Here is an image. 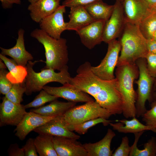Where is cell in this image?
I'll return each instance as SVG.
<instances>
[{
	"instance_id": "1",
	"label": "cell",
	"mask_w": 156,
	"mask_h": 156,
	"mask_svg": "<svg viewBox=\"0 0 156 156\" xmlns=\"http://www.w3.org/2000/svg\"><path fill=\"white\" fill-rule=\"evenodd\" d=\"M118 38L121 48L116 67L135 64L138 59L145 58L148 53L147 40L142 34L138 25L125 21Z\"/></svg>"
},
{
	"instance_id": "2",
	"label": "cell",
	"mask_w": 156,
	"mask_h": 156,
	"mask_svg": "<svg viewBox=\"0 0 156 156\" xmlns=\"http://www.w3.org/2000/svg\"><path fill=\"white\" fill-rule=\"evenodd\" d=\"M115 77L123 101L122 114L126 118L136 116L135 103L137 93L134 89L133 83L138 78L139 71L136 64H126L116 67Z\"/></svg>"
},
{
	"instance_id": "3",
	"label": "cell",
	"mask_w": 156,
	"mask_h": 156,
	"mask_svg": "<svg viewBox=\"0 0 156 156\" xmlns=\"http://www.w3.org/2000/svg\"><path fill=\"white\" fill-rule=\"evenodd\" d=\"M30 36L44 47L46 57L44 68L60 71L67 65L69 59L66 39H55L40 29L37 28L31 32Z\"/></svg>"
},
{
	"instance_id": "4",
	"label": "cell",
	"mask_w": 156,
	"mask_h": 156,
	"mask_svg": "<svg viewBox=\"0 0 156 156\" xmlns=\"http://www.w3.org/2000/svg\"><path fill=\"white\" fill-rule=\"evenodd\" d=\"M39 61H29L26 66L27 74L24 83L26 89L25 93L27 95L40 91L47 84L51 82H57L62 85L70 83L71 77L67 65L58 73L53 69L44 68L42 69L40 72L37 73L34 70L33 67Z\"/></svg>"
},
{
	"instance_id": "5",
	"label": "cell",
	"mask_w": 156,
	"mask_h": 156,
	"mask_svg": "<svg viewBox=\"0 0 156 156\" xmlns=\"http://www.w3.org/2000/svg\"><path fill=\"white\" fill-rule=\"evenodd\" d=\"M135 63L139 71L138 79L135 81L138 86L137 97L135 103L136 116H142L147 111L145 104L147 101L150 103L156 100V91L154 84L156 79L149 73L145 58L137 60Z\"/></svg>"
},
{
	"instance_id": "6",
	"label": "cell",
	"mask_w": 156,
	"mask_h": 156,
	"mask_svg": "<svg viewBox=\"0 0 156 156\" xmlns=\"http://www.w3.org/2000/svg\"><path fill=\"white\" fill-rule=\"evenodd\" d=\"M112 115L94 100L75 106L67 111L62 117L66 124L73 125L100 118L108 119Z\"/></svg>"
},
{
	"instance_id": "7",
	"label": "cell",
	"mask_w": 156,
	"mask_h": 156,
	"mask_svg": "<svg viewBox=\"0 0 156 156\" xmlns=\"http://www.w3.org/2000/svg\"><path fill=\"white\" fill-rule=\"evenodd\" d=\"M94 98L112 115L122 114L123 99L115 77L112 80H105L102 89Z\"/></svg>"
},
{
	"instance_id": "8",
	"label": "cell",
	"mask_w": 156,
	"mask_h": 156,
	"mask_svg": "<svg viewBox=\"0 0 156 156\" xmlns=\"http://www.w3.org/2000/svg\"><path fill=\"white\" fill-rule=\"evenodd\" d=\"M106 54L100 63L95 66H91L92 72L101 79L112 80L115 78L114 72L119 57L121 45L118 40L115 39L108 44Z\"/></svg>"
},
{
	"instance_id": "9",
	"label": "cell",
	"mask_w": 156,
	"mask_h": 156,
	"mask_svg": "<svg viewBox=\"0 0 156 156\" xmlns=\"http://www.w3.org/2000/svg\"><path fill=\"white\" fill-rule=\"evenodd\" d=\"M112 13L104 26L103 41L108 44L118 38L125 23L123 7L120 0H116Z\"/></svg>"
},
{
	"instance_id": "10",
	"label": "cell",
	"mask_w": 156,
	"mask_h": 156,
	"mask_svg": "<svg viewBox=\"0 0 156 156\" xmlns=\"http://www.w3.org/2000/svg\"><path fill=\"white\" fill-rule=\"evenodd\" d=\"M0 104V126H17L27 113L24 105L14 103L5 96Z\"/></svg>"
},
{
	"instance_id": "11",
	"label": "cell",
	"mask_w": 156,
	"mask_h": 156,
	"mask_svg": "<svg viewBox=\"0 0 156 156\" xmlns=\"http://www.w3.org/2000/svg\"><path fill=\"white\" fill-rule=\"evenodd\" d=\"M66 11V7L60 5L55 12L41 21L40 29L53 38H60L62 33L66 30L67 22L64 18Z\"/></svg>"
},
{
	"instance_id": "12",
	"label": "cell",
	"mask_w": 156,
	"mask_h": 156,
	"mask_svg": "<svg viewBox=\"0 0 156 156\" xmlns=\"http://www.w3.org/2000/svg\"><path fill=\"white\" fill-rule=\"evenodd\" d=\"M49 94L75 103H87L94 101L90 95L80 90L70 83L58 87L44 86L42 88Z\"/></svg>"
},
{
	"instance_id": "13",
	"label": "cell",
	"mask_w": 156,
	"mask_h": 156,
	"mask_svg": "<svg viewBox=\"0 0 156 156\" xmlns=\"http://www.w3.org/2000/svg\"><path fill=\"white\" fill-rule=\"evenodd\" d=\"M105 22L103 20H96L76 31L83 45L91 49L103 42V31Z\"/></svg>"
},
{
	"instance_id": "14",
	"label": "cell",
	"mask_w": 156,
	"mask_h": 156,
	"mask_svg": "<svg viewBox=\"0 0 156 156\" xmlns=\"http://www.w3.org/2000/svg\"><path fill=\"white\" fill-rule=\"evenodd\" d=\"M55 117L43 116L30 111L27 112L14 129L15 135L22 141L31 132Z\"/></svg>"
},
{
	"instance_id": "15",
	"label": "cell",
	"mask_w": 156,
	"mask_h": 156,
	"mask_svg": "<svg viewBox=\"0 0 156 156\" xmlns=\"http://www.w3.org/2000/svg\"><path fill=\"white\" fill-rule=\"evenodd\" d=\"M77 140L64 137L53 136L54 148L58 156H88L87 153Z\"/></svg>"
},
{
	"instance_id": "16",
	"label": "cell",
	"mask_w": 156,
	"mask_h": 156,
	"mask_svg": "<svg viewBox=\"0 0 156 156\" xmlns=\"http://www.w3.org/2000/svg\"><path fill=\"white\" fill-rule=\"evenodd\" d=\"M25 31L22 28L18 31V37L16 44L13 47L7 49L0 47L1 53L8 56L14 59L17 64L26 67L29 61L33 60L32 55L25 49L24 39Z\"/></svg>"
},
{
	"instance_id": "17",
	"label": "cell",
	"mask_w": 156,
	"mask_h": 156,
	"mask_svg": "<svg viewBox=\"0 0 156 156\" xmlns=\"http://www.w3.org/2000/svg\"><path fill=\"white\" fill-rule=\"evenodd\" d=\"M122 3L125 21L138 25L151 9L145 0H124Z\"/></svg>"
},
{
	"instance_id": "18",
	"label": "cell",
	"mask_w": 156,
	"mask_h": 156,
	"mask_svg": "<svg viewBox=\"0 0 156 156\" xmlns=\"http://www.w3.org/2000/svg\"><path fill=\"white\" fill-rule=\"evenodd\" d=\"M62 116L55 117L33 131L38 134H45L53 136L64 137L76 140L79 139L80 138L79 135L66 128Z\"/></svg>"
},
{
	"instance_id": "19",
	"label": "cell",
	"mask_w": 156,
	"mask_h": 156,
	"mask_svg": "<svg viewBox=\"0 0 156 156\" xmlns=\"http://www.w3.org/2000/svg\"><path fill=\"white\" fill-rule=\"evenodd\" d=\"M61 0H38L28 5L31 18L39 23L44 18L55 12L60 6Z\"/></svg>"
},
{
	"instance_id": "20",
	"label": "cell",
	"mask_w": 156,
	"mask_h": 156,
	"mask_svg": "<svg viewBox=\"0 0 156 156\" xmlns=\"http://www.w3.org/2000/svg\"><path fill=\"white\" fill-rule=\"evenodd\" d=\"M70 8L69 20L67 22L66 30L76 31L96 21L83 6H75Z\"/></svg>"
},
{
	"instance_id": "21",
	"label": "cell",
	"mask_w": 156,
	"mask_h": 156,
	"mask_svg": "<svg viewBox=\"0 0 156 156\" xmlns=\"http://www.w3.org/2000/svg\"><path fill=\"white\" fill-rule=\"evenodd\" d=\"M116 134L108 129L104 137L94 143H85L83 146L86 151L88 156H111L113 151L111 149V144Z\"/></svg>"
},
{
	"instance_id": "22",
	"label": "cell",
	"mask_w": 156,
	"mask_h": 156,
	"mask_svg": "<svg viewBox=\"0 0 156 156\" xmlns=\"http://www.w3.org/2000/svg\"><path fill=\"white\" fill-rule=\"evenodd\" d=\"M76 103L54 100L46 105L31 109L30 111L47 117H56L63 116L70 108L76 105Z\"/></svg>"
},
{
	"instance_id": "23",
	"label": "cell",
	"mask_w": 156,
	"mask_h": 156,
	"mask_svg": "<svg viewBox=\"0 0 156 156\" xmlns=\"http://www.w3.org/2000/svg\"><path fill=\"white\" fill-rule=\"evenodd\" d=\"M132 118L131 120L126 119L117 120L116 121L117 122L113 123L110 122L109 125L113 130L120 133L134 134L146 130L151 131L156 133V129L148 125L142 124L136 118L135 116Z\"/></svg>"
},
{
	"instance_id": "24",
	"label": "cell",
	"mask_w": 156,
	"mask_h": 156,
	"mask_svg": "<svg viewBox=\"0 0 156 156\" xmlns=\"http://www.w3.org/2000/svg\"><path fill=\"white\" fill-rule=\"evenodd\" d=\"M84 7L95 20L106 21L112 13L114 5H108L102 0H97Z\"/></svg>"
},
{
	"instance_id": "25",
	"label": "cell",
	"mask_w": 156,
	"mask_h": 156,
	"mask_svg": "<svg viewBox=\"0 0 156 156\" xmlns=\"http://www.w3.org/2000/svg\"><path fill=\"white\" fill-rule=\"evenodd\" d=\"M34 138V143L40 156H58L54 148L53 136L45 134H38Z\"/></svg>"
},
{
	"instance_id": "26",
	"label": "cell",
	"mask_w": 156,
	"mask_h": 156,
	"mask_svg": "<svg viewBox=\"0 0 156 156\" xmlns=\"http://www.w3.org/2000/svg\"><path fill=\"white\" fill-rule=\"evenodd\" d=\"M144 131L134 133L135 140L131 146L129 156H156V138L152 137L144 145V149L140 150L137 147L139 140Z\"/></svg>"
},
{
	"instance_id": "27",
	"label": "cell",
	"mask_w": 156,
	"mask_h": 156,
	"mask_svg": "<svg viewBox=\"0 0 156 156\" xmlns=\"http://www.w3.org/2000/svg\"><path fill=\"white\" fill-rule=\"evenodd\" d=\"M138 25L141 33L147 40L152 39L156 31V9H151Z\"/></svg>"
},
{
	"instance_id": "28",
	"label": "cell",
	"mask_w": 156,
	"mask_h": 156,
	"mask_svg": "<svg viewBox=\"0 0 156 156\" xmlns=\"http://www.w3.org/2000/svg\"><path fill=\"white\" fill-rule=\"evenodd\" d=\"M112 122V120L100 118L75 125L67 124L64 121V124L66 128L68 130L73 131H75L80 134L83 135L87 132L89 128L98 124L102 123L103 125L106 126Z\"/></svg>"
},
{
	"instance_id": "29",
	"label": "cell",
	"mask_w": 156,
	"mask_h": 156,
	"mask_svg": "<svg viewBox=\"0 0 156 156\" xmlns=\"http://www.w3.org/2000/svg\"><path fill=\"white\" fill-rule=\"evenodd\" d=\"M26 90L24 81L21 83H14L5 96L12 102L21 104L23 101V96Z\"/></svg>"
},
{
	"instance_id": "30",
	"label": "cell",
	"mask_w": 156,
	"mask_h": 156,
	"mask_svg": "<svg viewBox=\"0 0 156 156\" xmlns=\"http://www.w3.org/2000/svg\"><path fill=\"white\" fill-rule=\"evenodd\" d=\"M57 97L51 95L42 89L32 101L24 105L25 108H36L43 106L46 103L57 99Z\"/></svg>"
},
{
	"instance_id": "31",
	"label": "cell",
	"mask_w": 156,
	"mask_h": 156,
	"mask_svg": "<svg viewBox=\"0 0 156 156\" xmlns=\"http://www.w3.org/2000/svg\"><path fill=\"white\" fill-rule=\"evenodd\" d=\"M27 74L26 67L18 65L11 71H9L6 76L13 84L23 82Z\"/></svg>"
},
{
	"instance_id": "32",
	"label": "cell",
	"mask_w": 156,
	"mask_h": 156,
	"mask_svg": "<svg viewBox=\"0 0 156 156\" xmlns=\"http://www.w3.org/2000/svg\"><path fill=\"white\" fill-rule=\"evenodd\" d=\"M151 107L142 116V120L146 125L156 129V100L151 103Z\"/></svg>"
},
{
	"instance_id": "33",
	"label": "cell",
	"mask_w": 156,
	"mask_h": 156,
	"mask_svg": "<svg viewBox=\"0 0 156 156\" xmlns=\"http://www.w3.org/2000/svg\"><path fill=\"white\" fill-rule=\"evenodd\" d=\"M8 72L6 68H0V93L3 95L9 91L13 84L7 77Z\"/></svg>"
},
{
	"instance_id": "34",
	"label": "cell",
	"mask_w": 156,
	"mask_h": 156,
	"mask_svg": "<svg viewBox=\"0 0 156 156\" xmlns=\"http://www.w3.org/2000/svg\"><path fill=\"white\" fill-rule=\"evenodd\" d=\"M129 140L127 136L123 137L119 146L116 150L112 156H128L129 155L131 147L129 144Z\"/></svg>"
},
{
	"instance_id": "35",
	"label": "cell",
	"mask_w": 156,
	"mask_h": 156,
	"mask_svg": "<svg viewBox=\"0 0 156 156\" xmlns=\"http://www.w3.org/2000/svg\"><path fill=\"white\" fill-rule=\"evenodd\" d=\"M145 58L149 73L152 77L156 79V54L148 52Z\"/></svg>"
},
{
	"instance_id": "36",
	"label": "cell",
	"mask_w": 156,
	"mask_h": 156,
	"mask_svg": "<svg viewBox=\"0 0 156 156\" xmlns=\"http://www.w3.org/2000/svg\"><path fill=\"white\" fill-rule=\"evenodd\" d=\"M25 156H38L34 143V139L30 138L22 147Z\"/></svg>"
},
{
	"instance_id": "37",
	"label": "cell",
	"mask_w": 156,
	"mask_h": 156,
	"mask_svg": "<svg viewBox=\"0 0 156 156\" xmlns=\"http://www.w3.org/2000/svg\"><path fill=\"white\" fill-rule=\"evenodd\" d=\"M97 0H64L62 3V5L66 7L70 8L77 6H84Z\"/></svg>"
},
{
	"instance_id": "38",
	"label": "cell",
	"mask_w": 156,
	"mask_h": 156,
	"mask_svg": "<svg viewBox=\"0 0 156 156\" xmlns=\"http://www.w3.org/2000/svg\"><path fill=\"white\" fill-rule=\"evenodd\" d=\"M7 153L9 156H25L23 148H20L17 143L10 145L8 149Z\"/></svg>"
},
{
	"instance_id": "39",
	"label": "cell",
	"mask_w": 156,
	"mask_h": 156,
	"mask_svg": "<svg viewBox=\"0 0 156 156\" xmlns=\"http://www.w3.org/2000/svg\"><path fill=\"white\" fill-rule=\"evenodd\" d=\"M0 59L5 64L9 71L18 65L13 59H10L0 53Z\"/></svg>"
},
{
	"instance_id": "40",
	"label": "cell",
	"mask_w": 156,
	"mask_h": 156,
	"mask_svg": "<svg viewBox=\"0 0 156 156\" xmlns=\"http://www.w3.org/2000/svg\"><path fill=\"white\" fill-rule=\"evenodd\" d=\"M2 7L4 9L10 8L14 4H21V0H0Z\"/></svg>"
},
{
	"instance_id": "41",
	"label": "cell",
	"mask_w": 156,
	"mask_h": 156,
	"mask_svg": "<svg viewBox=\"0 0 156 156\" xmlns=\"http://www.w3.org/2000/svg\"><path fill=\"white\" fill-rule=\"evenodd\" d=\"M146 47L148 52L156 54V40L153 39L147 40Z\"/></svg>"
},
{
	"instance_id": "42",
	"label": "cell",
	"mask_w": 156,
	"mask_h": 156,
	"mask_svg": "<svg viewBox=\"0 0 156 156\" xmlns=\"http://www.w3.org/2000/svg\"><path fill=\"white\" fill-rule=\"evenodd\" d=\"M150 8H156V0H145Z\"/></svg>"
},
{
	"instance_id": "43",
	"label": "cell",
	"mask_w": 156,
	"mask_h": 156,
	"mask_svg": "<svg viewBox=\"0 0 156 156\" xmlns=\"http://www.w3.org/2000/svg\"><path fill=\"white\" fill-rule=\"evenodd\" d=\"M38 0H28L29 2L30 3H34Z\"/></svg>"
},
{
	"instance_id": "44",
	"label": "cell",
	"mask_w": 156,
	"mask_h": 156,
	"mask_svg": "<svg viewBox=\"0 0 156 156\" xmlns=\"http://www.w3.org/2000/svg\"><path fill=\"white\" fill-rule=\"evenodd\" d=\"M151 39H153L156 40V31L154 35L153 38Z\"/></svg>"
},
{
	"instance_id": "45",
	"label": "cell",
	"mask_w": 156,
	"mask_h": 156,
	"mask_svg": "<svg viewBox=\"0 0 156 156\" xmlns=\"http://www.w3.org/2000/svg\"><path fill=\"white\" fill-rule=\"evenodd\" d=\"M154 87L155 90L156 91V79L154 83Z\"/></svg>"
},
{
	"instance_id": "46",
	"label": "cell",
	"mask_w": 156,
	"mask_h": 156,
	"mask_svg": "<svg viewBox=\"0 0 156 156\" xmlns=\"http://www.w3.org/2000/svg\"><path fill=\"white\" fill-rule=\"evenodd\" d=\"M124 0H120V2L122 3V2Z\"/></svg>"
},
{
	"instance_id": "47",
	"label": "cell",
	"mask_w": 156,
	"mask_h": 156,
	"mask_svg": "<svg viewBox=\"0 0 156 156\" xmlns=\"http://www.w3.org/2000/svg\"><path fill=\"white\" fill-rule=\"evenodd\" d=\"M154 8L156 9V8Z\"/></svg>"
}]
</instances>
